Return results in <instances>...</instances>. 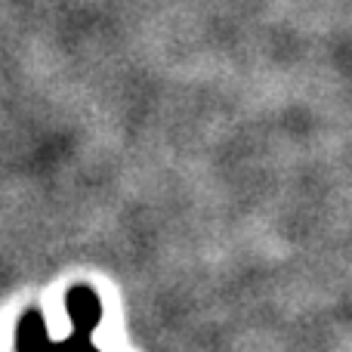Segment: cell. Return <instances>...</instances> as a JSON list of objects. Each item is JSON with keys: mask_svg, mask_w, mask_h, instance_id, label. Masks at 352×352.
<instances>
[{"mask_svg": "<svg viewBox=\"0 0 352 352\" xmlns=\"http://www.w3.org/2000/svg\"><path fill=\"white\" fill-rule=\"evenodd\" d=\"M50 331H47V322L37 309H28L19 322V331H16V352H43L50 346Z\"/></svg>", "mask_w": 352, "mask_h": 352, "instance_id": "obj_2", "label": "cell"}, {"mask_svg": "<svg viewBox=\"0 0 352 352\" xmlns=\"http://www.w3.org/2000/svg\"><path fill=\"white\" fill-rule=\"evenodd\" d=\"M43 352H99L93 346V337H84V334H72L65 340H50V346Z\"/></svg>", "mask_w": 352, "mask_h": 352, "instance_id": "obj_3", "label": "cell"}, {"mask_svg": "<svg viewBox=\"0 0 352 352\" xmlns=\"http://www.w3.org/2000/svg\"><path fill=\"white\" fill-rule=\"evenodd\" d=\"M65 309H68V318H72V334L93 337V331L102 322V303H99L93 287H84V285L72 287L65 297Z\"/></svg>", "mask_w": 352, "mask_h": 352, "instance_id": "obj_1", "label": "cell"}]
</instances>
